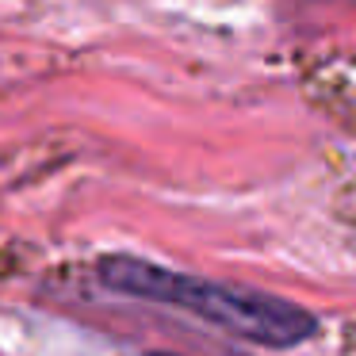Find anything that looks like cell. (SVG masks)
<instances>
[{
	"instance_id": "cell-1",
	"label": "cell",
	"mask_w": 356,
	"mask_h": 356,
	"mask_svg": "<svg viewBox=\"0 0 356 356\" xmlns=\"http://www.w3.org/2000/svg\"><path fill=\"white\" fill-rule=\"evenodd\" d=\"M96 276L115 295L192 314L200 322H207L211 330H222L238 341H249V345L291 348L314 333V318L287 299L218 284V280H203L192 276V272L138 261V257H104Z\"/></svg>"
}]
</instances>
